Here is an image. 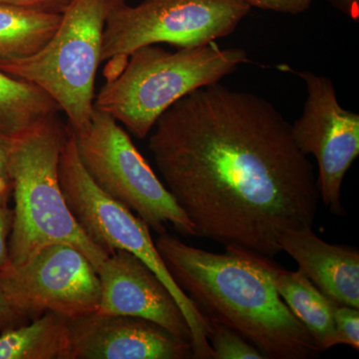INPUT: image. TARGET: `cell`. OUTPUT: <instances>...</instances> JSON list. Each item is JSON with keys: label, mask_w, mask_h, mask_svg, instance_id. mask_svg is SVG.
<instances>
[{"label": "cell", "mask_w": 359, "mask_h": 359, "mask_svg": "<svg viewBox=\"0 0 359 359\" xmlns=\"http://www.w3.org/2000/svg\"><path fill=\"white\" fill-rule=\"evenodd\" d=\"M149 150L197 237L273 257L290 230L313 229L318 181L292 124L263 97L215 83L174 103Z\"/></svg>", "instance_id": "cell-1"}, {"label": "cell", "mask_w": 359, "mask_h": 359, "mask_svg": "<svg viewBox=\"0 0 359 359\" xmlns=\"http://www.w3.org/2000/svg\"><path fill=\"white\" fill-rule=\"evenodd\" d=\"M155 245L175 283L208 321L235 330L266 358L309 359L321 353L250 250L226 245L224 254H215L167 231Z\"/></svg>", "instance_id": "cell-2"}, {"label": "cell", "mask_w": 359, "mask_h": 359, "mask_svg": "<svg viewBox=\"0 0 359 359\" xmlns=\"http://www.w3.org/2000/svg\"><path fill=\"white\" fill-rule=\"evenodd\" d=\"M67 133L68 128L55 114L40 120L11 141V264L22 263L42 248L53 244L76 248L96 269L109 256L87 237L63 195L59 161Z\"/></svg>", "instance_id": "cell-3"}, {"label": "cell", "mask_w": 359, "mask_h": 359, "mask_svg": "<svg viewBox=\"0 0 359 359\" xmlns=\"http://www.w3.org/2000/svg\"><path fill=\"white\" fill-rule=\"evenodd\" d=\"M248 61L244 49H223L215 41L175 52L146 45L132 52L117 73L108 75L94 106L144 139L174 103L218 83Z\"/></svg>", "instance_id": "cell-4"}, {"label": "cell", "mask_w": 359, "mask_h": 359, "mask_svg": "<svg viewBox=\"0 0 359 359\" xmlns=\"http://www.w3.org/2000/svg\"><path fill=\"white\" fill-rule=\"evenodd\" d=\"M126 0H73L55 33L28 57L0 60V70L36 85L81 131L91 120L103 34L111 11Z\"/></svg>", "instance_id": "cell-5"}, {"label": "cell", "mask_w": 359, "mask_h": 359, "mask_svg": "<svg viewBox=\"0 0 359 359\" xmlns=\"http://www.w3.org/2000/svg\"><path fill=\"white\" fill-rule=\"evenodd\" d=\"M59 180L66 203L87 237L108 255L117 250H127L152 269L183 311L191 330L194 358L212 359L208 341L209 321L170 275L148 224L104 193L90 178L78 156L70 127L59 161Z\"/></svg>", "instance_id": "cell-6"}, {"label": "cell", "mask_w": 359, "mask_h": 359, "mask_svg": "<svg viewBox=\"0 0 359 359\" xmlns=\"http://www.w3.org/2000/svg\"><path fill=\"white\" fill-rule=\"evenodd\" d=\"M73 133L84 169L104 193L159 235L172 224L187 237H197L190 219L112 116L94 106L89 124Z\"/></svg>", "instance_id": "cell-7"}, {"label": "cell", "mask_w": 359, "mask_h": 359, "mask_svg": "<svg viewBox=\"0 0 359 359\" xmlns=\"http://www.w3.org/2000/svg\"><path fill=\"white\" fill-rule=\"evenodd\" d=\"M250 9L244 0H143L136 6L122 2L106 21L101 60L121 67L146 45L210 43L235 32Z\"/></svg>", "instance_id": "cell-8"}, {"label": "cell", "mask_w": 359, "mask_h": 359, "mask_svg": "<svg viewBox=\"0 0 359 359\" xmlns=\"http://www.w3.org/2000/svg\"><path fill=\"white\" fill-rule=\"evenodd\" d=\"M7 294L27 318L55 313L76 318L98 311V271L72 245L42 248L22 263H9L0 271Z\"/></svg>", "instance_id": "cell-9"}, {"label": "cell", "mask_w": 359, "mask_h": 359, "mask_svg": "<svg viewBox=\"0 0 359 359\" xmlns=\"http://www.w3.org/2000/svg\"><path fill=\"white\" fill-rule=\"evenodd\" d=\"M304 80L306 99L299 119L292 125L295 145L318 161V192L323 204L344 216L341 187L359 155V115L341 107L332 80L309 71H294Z\"/></svg>", "instance_id": "cell-10"}, {"label": "cell", "mask_w": 359, "mask_h": 359, "mask_svg": "<svg viewBox=\"0 0 359 359\" xmlns=\"http://www.w3.org/2000/svg\"><path fill=\"white\" fill-rule=\"evenodd\" d=\"M69 359L194 358L192 342L158 323L95 313L69 320Z\"/></svg>", "instance_id": "cell-11"}, {"label": "cell", "mask_w": 359, "mask_h": 359, "mask_svg": "<svg viewBox=\"0 0 359 359\" xmlns=\"http://www.w3.org/2000/svg\"><path fill=\"white\" fill-rule=\"evenodd\" d=\"M100 280L98 313L136 316L192 340L178 302L159 276L138 257L117 250L97 269Z\"/></svg>", "instance_id": "cell-12"}, {"label": "cell", "mask_w": 359, "mask_h": 359, "mask_svg": "<svg viewBox=\"0 0 359 359\" xmlns=\"http://www.w3.org/2000/svg\"><path fill=\"white\" fill-rule=\"evenodd\" d=\"M280 245L320 292L340 304L359 309L358 249L328 244L309 228L287 231L280 238Z\"/></svg>", "instance_id": "cell-13"}, {"label": "cell", "mask_w": 359, "mask_h": 359, "mask_svg": "<svg viewBox=\"0 0 359 359\" xmlns=\"http://www.w3.org/2000/svg\"><path fill=\"white\" fill-rule=\"evenodd\" d=\"M250 255L271 278L287 308L308 328L321 353L337 346L332 299L320 292L301 269L287 271L271 257L254 252Z\"/></svg>", "instance_id": "cell-14"}, {"label": "cell", "mask_w": 359, "mask_h": 359, "mask_svg": "<svg viewBox=\"0 0 359 359\" xmlns=\"http://www.w3.org/2000/svg\"><path fill=\"white\" fill-rule=\"evenodd\" d=\"M69 320L45 313L29 325L2 330L0 359H69Z\"/></svg>", "instance_id": "cell-15"}, {"label": "cell", "mask_w": 359, "mask_h": 359, "mask_svg": "<svg viewBox=\"0 0 359 359\" xmlns=\"http://www.w3.org/2000/svg\"><path fill=\"white\" fill-rule=\"evenodd\" d=\"M61 16L0 4V60L36 53L55 33Z\"/></svg>", "instance_id": "cell-16"}, {"label": "cell", "mask_w": 359, "mask_h": 359, "mask_svg": "<svg viewBox=\"0 0 359 359\" xmlns=\"http://www.w3.org/2000/svg\"><path fill=\"white\" fill-rule=\"evenodd\" d=\"M58 111L55 101L36 85L0 70V133L14 138Z\"/></svg>", "instance_id": "cell-17"}, {"label": "cell", "mask_w": 359, "mask_h": 359, "mask_svg": "<svg viewBox=\"0 0 359 359\" xmlns=\"http://www.w3.org/2000/svg\"><path fill=\"white\" fill-rule=\"evenodd\" d=\"M208 341L212 351V359L266 358L256 346L250 344L242 335L215 321H209Z\"/></svg>", "instance_id": "cell-18"}, {"label": "cell", "mask_w": 359, "mask_h": 359, "mask_svg": "<svg viewBox=\"0 0 359 359\" xmlns=\"http://www.w3.org/2000/svg\"><path fill=\"white\" fill-rule=\"evenodd\" d=\"M337 346L346 344L359 349V309L340 304L332 299Z\"/></svg>", "instance_id": "cell-19"}, {"label": "cell", "mask_w": 359, "mask_h": 359, "mask_svg": "<svg viewBox=\"0 0 359 359\" xmlns=\"http://www.w3.org/2000/svg\"><path fill=\"white\" fill-rule=\"evenodd\" d=\"M13 138L0 133V205H7L13 194L11 175V149Z\"/></svg>", "instance_id": "cell-20"}, {"label": "cell", "mask_w": 359, "mask_h": 359, "mask_svg": "<svg viewBox=\"0 0 359 359\" xmlns=\"http://www.w3.org/2000/svg\"><path fill=\"white\" fill-rule=\"evenodd\" d=\"M250 7L276 11V13L299 14L308 11L316 0H244Z\"/></svg>", "instance_id": "cell-21"}, {"label": "cell", "mask_w": 359, "mask_h": 359, "mask_svg": "<svg viewBox=\"0 0 359 359\" xmlns=\"http://www.w3.org/2000/svg\"><path fill=\"white\" fill-rule=\"evenodd\" d=\"M73 0H0V4L21 7L40 13L62 14Z\"/></svg>", "instance_id": "cell-22"}, {"label": "cell", "mask_w": 359, "mask_h": 359, "mask_svg": "<svg viewBox=\"0 0 359 359\" xmlns=\"http://www.w3.org/2000/svg\"><path fill=\"white\" fill-rule=\"evenodd\" d=\"M27 320V316L16 308L0 282V330L16 327Z\"/></svg>", "instance_id": "cell-23"}, {"label": "cell", "mask_w": 359, "mask_h": 359, "mask_svg": "<svg viewBox=\"0 0 359 359\" xmlns=\"http://www.w3.org/2000/svg\"><path fill=\"white\" fill-rule=\"evenodd\" d=\"M13 219V210L7 205H0V271L11 263L8 242Z\"/></svg>", "instance_id": "cell-24"}, {"label": "cell", "mask_w": 359, "mask_h": 359, "mask_svg": "<svg viewBox=\"0 0 359 359\" xmlns=\"http://www.w3.org/2000/svg\"><path fill=\"white\" fill-rule=\"evenodd\" d=\"M339 11L353 18L358 20L359 18V0H330Z\"/></svg>", "instance_id": "cell-25"}]
</instances>
